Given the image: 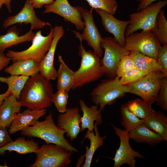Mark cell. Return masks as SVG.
<instances>
[{
  "label": "cell",
  "instance_id": "41",
  "mask_svg": "<svg viewBox=\"0 0 167 167\" xmlns=\"http://www.w3.org/2000/svg\"><path fill=\"white\" fill-rule=\"evenodd\" d=\"M11 60L4 52L0 51V72L8 66Z\"/></svg>",
  "mask_w": 167,
  "mask_h": 167
},
{
  "label": "cell",
  "instance_id": "46",
  "mask_svg": "<svg viewBox=\"0 0 167 167\" xmlns=\"http://www.w3.org/2000/svg\"><path fill=\"white\" fill-rule=\"evenodd\" d=\"M2 5H0V10L1 8Z\"/></svg>",
  "mask_w": 167,
  "mask_h": 167
},
{
  "label": "cell",
  "instance_id": "13",
  "mask_svg": "<svg viewBox=\"0 0 167 167\" xmlns=\"http://www.w3.org/2000/svg\"><path fill=\"white\" fill-rule=\"evenodd\" d=\"M32 3L29 0H26L24 4L17 14L10 16L3 22L2 27L5 28L16 24H30L32 30L42 29L46 26H51L49 22L40 19L36 15Z\"/></svg>",
  "mask_w": 167,
  "mask_h": 167
},
{
  "label": "cell",
  "instance_id": "12",
  "mask_svg": "<svg viewBox=\"0 0 167 167\" xmlns=\"http://www.w3.org/2000/svg\"><path fill=\"white\" fill-rule=\"evenodd\" d=\"M111 124L120 140L119 146L116 150L114 157L110 158L114 161L113 167H120L124 164H127L130 167H135V158L145 159V157L131 147L129 143L130 137L128 132Z\"/></svg>",
  "mask_w": 167,
  "mask_h": 167
},
{
  "label": "cell",
  "instance_id": "22",
  "mask_svg": "<svg viewBox=\"0 0 167 167\" xmlns=\"http://www.w3.org/2000/svg\"><path fill=\"white\" fill-rule=\"evenodd\" d=\"M39 143L33 139H25L24 136L17 138L0 147V154L3 155L6 151H15L20 154L35 153L39 148Z\"/></svg>",
  "mask_w": 167,
  "mask_h": 167
},
{
  "label": "cell",
  "instance_id": "33",
  "mask_svg": "<svg viewBox=\"0 0 167 167\" xmlns=\"http://www.w3.org/2000/svg\"><path fill=\"white\" fill-rule=\"evenodd\" d=\"M92 10L99 9L114 15L118 7L116 0H86Z\"/></svg>",
  "mask_w": 167,
  "mask_h": 167
},
{
  "label": "cell",
  "instance_id": "11",
  "mask_svg": "<svg viewBox=\"0 0 167 167\" xmlns=\"http://www.w3.org/2000/svg\"><path fill=\"white\" fill-rule=\"evenodd\" d=\"M84 19V27L81 34L75 30H72L76 37L87 42L94 52L101 58L103 56V51L101 45L102 37L94 22L92 10L88 11L80 6H75Z\"/></svg>",
  "mask_w": 167,
  "mask_h": 167
},
{
  "label": "cell",
  "instance_id": "25",
  "mask_svg": "<svg viewBox=\"0 0 167 167\" xmlns=\"http://www.w3.org/2000/svg\"><path fill=\"white\" fill-rule=\"evenodd\" d=\"M93 131L90 132L88 130L86 132L85 137L82 141V144L84 140L88 139L90 141V145L89 148L87 146H86V152L83 157H85V162L82 165V167H90L92 160L95 152L100 146L103 144L104 140L106 138V136L104 135L101 137L98 131L97 124L94 123Z\"/></svg>",
  "mask_w": 167,
  "mask_h": 167
},
{
  "label": "cell",
  "instance_id": "16",
  "mask_svg": "<svg viewBox=\"0 0 167 167\" xmlns=\"http://www.w3.org/2000/svg\"><path fill=\"white\" fill-rule=\"evenodd\" d=\"M95 10L101 17V24L105 30L112 34L114 39L120 45L124 47L126 39L125 32L130 23L129 20H120L103 10L99 9Z\"/></svg>",
  "mask_w": 167,
  "mask_h": 167
},
{
  "label": "cell",
  "instance_id": "2",
  "mask_svg": "<svg viewBox=\"0 0 167 167\" xmlns=\"http://www.w3.org/2000/svg\"><path fill=\"white\" fill-rule=\"evenodd\" d=\"M21 131V135L24 137L38 138L44 140L46 144L57 145L73 152H78L65 137V131L56 125L51 112L46 116L44 120L37 121Z\"/></svg>",
  "mask_w": 167,
  "mask_h": 167
},
{
  "label": "cell",
  "instance_id": "5",
  "mask_svg": "<svg viewBox=\"0 0 167 167\" xmlns=\"http://www.w3.org/2000/svg\"><path fill=\"white\" fill-rule=\"evenodd\" d=\"M166 77L161 71L150 72L136 81L125 85L129 93L138 96L148 104L156 102L162 82Z\"/></svg>",
  "mask_w": 167,
  "mask_h": 167
},
{
  "label": "cell",
  "instance_id": "17",
  "mask_svg": "<svg viewBox=\"0 0 167 167\" xmlns=\"http://www.w3.org/2000/svg\"><path fill=\"white\" fill-rule=\"evenodd\" d=\"M81 117L77 107L67 108L65 112L58 116L57 126L65 131L66 137L71 142L76 139L80 132Z\"/></svg>",
  "mask_w": 167,
  "mask_h": 167
},
{
  "label": "cell",
  "instance_id": "1",
  "mask_svg": "<svg viewBox=\"0 0 167 167\" xmlns=\"http://www.w3.org/2000/svg\"><path fill=\"white\" fill-rule=\"evenodd\" d=\"M53 92L50 80L39 73L28 78L18 101L22 106L28 109H45L51 105Z\"/></svg>",
  "mask_w": 167,
  "mask_h": 167
},
{
  "label": "cell",
  "instance_id": "44",
  "mask_svg": "<svg viewBox=\"0 0 167 167\" xmlns=\"http://www.w3.org/2000/svg\"><path fill=\"white\" fill-rule=\"evenodd\" d=\"M10 94V92L8 89L5 92L2 94H0V106L2 104L6 98Z\"/></svg>",
  "mask_w": 167,
  "mask_h": 167
},
{
  "label": "cell",
  "instance_id": "10",
  "mask_svg": "<svg viewBox=\"0 0 167 167\" xmlns=\"http://www.w3.org/2000/svg\"><path fill=\"white\" fill-rule=\"evenodd\" d=\"M161 46L159 41L153 32L142 31L126 37L124 47L128 51H138L156 59Z\"/></svg>",
  "mask_w": 167,
  "mask_h": 167
},
{
  "label": "cell",
  "instance_id": "8",
  "mask_svg": "<svg viewBox=\"0 0 167 167\" xmlns=\"http://www.w3.org/2000/svg\"><path fill=\"white\" fill-rule=\"evenodd\" d=\"M49 34L44 36L39 30L36 33L32 41V44L27 49L21 51L9 50L6 54L13 61L27 59L33 60L39 64L49 50L54 36L53 28L50 26Z\"/></svg>",
  "mask_w": 167,
  "mask_h": 167
},
{
  "label": "cell",
  "instance_id": "45",
  "mask_svg": "<svg viewBox=\"0 0 167 167\" xmlns=\"http://www.w3.org/2000/svg\"><path fill=\"white\" fill-rule=\"evenodd\" d=\"M8 167L6 165V164L5 163L4 165H2L0 164V167Z\"/></svg>",
  "mask_w": 167,
  "mask_h": 167
},
{
  "label": "cell",
  "instance_id": "24",
  "mask_svg": "<svg viewBox=\"0 0 167 167\" xmlns=\"http://www.w3.org/2000/svg\"><path fill=\"white\" fill-rule=\"evenodd\" d=\"M130 139L138 143H145L154 146L164 141L160 135L146 127L143 123L129 132Z\"/></svg>",
  "mask_w": 167,
  "mask_h": 167
},
{
  "label": "cell",
  "instance_id": "35",
  "mask_svg": "<svg viewBox=\"0 0 167 167\" xmlns=\"http://www.w3.org/2000/svg\"><path fill=\"white\" fill-rule=\"evenodd\" d=\"M148 74L135 67L125 73L120 78V82L125 85L136 81Z\"/></svg>",
  "mask_w": 167,
  "mask_h": 167
},
{
  "label": "cell",
  "instance_id": "39",
  "mask_svg": "<svg viewBox=\"0 0 167 167\" xmlns=\"http://www.w3.org/2000/svg\"><path fill=\"white\" fill-rule=\"evenodd\" d=\"M6 128V127L0 125V147L13 140Z\"/></svg>",
  "mask_w": 167,
  "mask_h": 167
},
{
  "label": "cell",
  "instance_id": "20",
  "mask_svg": "<svg viewBox=\"0 0 167 167\" xmlns=\"http://www.w3.org/2000/svg\"><path fill=\"white\" fill-rule=\"evenodd\" d=\"M36 33L31 29L24 34L20 36V33L15 26L9 29L6 33L0 35V51L4 52L5 50L13 46L27 42L32 41Z\"/></svg>",
  "mask_w": 167,
  "mask_h": 167
},
{
  "label": "cell",
  "instance_id": "30",
  "mask_svg": "<svg viewBox=\"0 0 167 167\" xmlns=\"http://www.w3.org/2000/svg\"><path fill=\"white\" fill-rule=\"evenodd\" d=\"M29 77L23 75H11L0 76V82L7 84L10 94L15 96L18 100L21 92Z\"/></svg>",
  "mask_w": 167,
  "mask_h": 167
},
{
  "label": "cell",
  "instance_id": "32",
  "mask_svg": "<svg viewBox=\"0 0 167 167\" xmlns=\"http://www.w3.org/2000/svg\"><path fill=\"white\" fill-rule=\"evenodd\" d=\"M152 31L163 46L167 45V20L163 10L161 9L158 13L155 26Z\"/></svg>",
  "mask_w": 167,
  "mask_h": 167
},
{
  "label": "cell",
  "instance_id": "26",
  "mask_svg": "<svg viewBox=\"0 0 167 167\" xmlns=\"http://www.w3.org/2000/svg\"><path fill=\"white\" fill-rule=\"evenodd\" d=\"M58 61L59 66L57 71V88L64 89L68 93L74 84V71L68 66L61 55H58Z\"/></svg>",
  "mask_w": 167,
  "mask_h": 167
},
{
  "label": "cell",
  "instance_id": "42",
  "mask_svg": "<svg viewBox=\"0 0 167 167\" xmlns=\"http://www.w3.org/2000/svg\"><path fill=\"white\" fill-rule=\"evenodd\" d=\"M139 2L137 10V12L145 8L154 2L159 0H136Z\"/></svg>",
  "mask_w": 167,
  "mask_h": 167
},
{
  "label": "cell",
  "instance_id": "38",
  "mask_svg": "<svg viewBox=\"0 0 167 167\" xmlns=\"http://www.w3.org/2000/svg\"><path fill=\"white\" fill-rule=\"evenodd\" d=\"M156 60L162 72L167 77V45L160 47Z\"/></svg>",
  "mask_w": 167,
  "mask_h": 167
},
{
  "label": "cell",
  "instance_id": "3",
  "mask_svg": "<svg viewBox=\"0 0 167 167\" xmlns=\"http://www.w3.org/2000/svg\"><path fill=\"white\" fill-rule=\"evenodd\" d=\"M79 39L80 44L78 47V54L81 60L79 67L74 71L75 82L72 89L96 81L104 75L101 65V58L93 51L86 50L82 45L83 40Z\"/></svg>",
  "mask_w": 167,
  "mask_h": 167
},
{
  "label": "cell",
  "instance_id": "36",
  "mask_svg": "<svg viewBox=\"0 0 167 167\" xmlns=\"http://www.w3.org/2000/svg\"><path fill=\"white\" fill-rule=\"evenodd\" d=\"M134 62L129 54L122 58L119 62L116 70V76L120 78L125 73L135 67Z\"/></svg>",
  "mask_w": 167,
  "mask_h": 167
},
{
  "label": "cell",
  "instance_id": "18",
  "mask_svg": "<svg viewBox=\"0 0 167 167\" xmlns=\"http://www.w3.org/2000/svg\"><path fill=\"white\" fill-rule=\"evenodd\" d=\"M46 109L34 110L28 109L15 115L9 127V134H13L24 128L32 125L47 113Z\"/></svg>",
  "mask_w": 167,
  "mask_h": 167
},
{
  "label": "cell",
  "instance_id": "37",
  "mask_svg": "<svg viewBox=\"0 0 167 167\" xmlns=\"http://www.w3.org/2000/svg\"><path fill=\"white\" fill-rule=\"evenodd\" d=\"M156 102L163 111L167 110V77L165 78L162 82Z\"/></svg>",
  "mask_w": 167,
  "mask_h": 167
},
{
  "label": "cell",
  "instance_id": "34",
  "mask_svg": "<svg viewBox=\"0 0 167 167\" xmlns=\"http://www.w3.org/2000/svg\"><path fill=\"white\" fill-rule=\"evenodd\" d=\"M68 97V92L63 89L58 90L54 93L52 101L54 103L58 111L60 113L65 112Z\"/></svg>",
  "mask_w": 167,
  "mask_h": 167
},
{
  "label": "cell",
  "instance_id": "6",
  "mask_svg": "<svg viewBox=\"0 0 167 167\" xmlns=\"http://www.w3.org/2000/svg\"><path fill=\"white\" fill-rule=\"evenodd\" d=\"M73 152L54 144H43L35 153L36 157L29 167H67Z\"/></svg>",
  "mask_w": 167,
  "mask_h": 167
},
{
  "label": "cell",
  "instance_id": "19",
  "mask_svg": "<svg viewBox=\"0 0 167 167\" xmlns=\"http://www.w3.org/2000/svg\"><path fill=\"white\" fill-rule=\"evenodd\" d=\"M80 110L82 111L83 114L81 118L80 132L84 131L87 128L90 132L93 131L94 122L97 125L102 122V117L98 109V106L93 105L88 107L82 99L79 101Z\"/></svg>",
  "mask_w": 167,
  "mask_h": 167
},
{
  "label": "cell",
  "instance_id": "21",
  "mask_svg": "<svg viewBox=\"0 0 167 167\" xmlns=\"http://www.w3.org/2000/svg\"><path fill=\"white\" fill-rule=\"evenodd\" d=\"M21 106L16 97L10 94L0 106V125L9 127L15 115L20 112Z\"/></svg>",
  "mask_w": 167,
  "mask_h": 167
},
{
  "label": "cell",
  "instance_id": "7",
  "mask_svg": "<svg viewBox=\"0 0 167 167\" xmlns=\"http://www.w3.org/2000/svg\"><path fill=\"white\" fill-rule=\"evenodd\" d=\"M167 4L166 0H159L137 12L129 15L130 23L125 31L126 37L139 30L152 31L158 13Z\"/></svg>",
  "mask_w": 167,
  "mask_h": 167
},
{
  "label": "cell",
  "instance_id": "9",
  "mask_svg": "<svg viewBox=\"0 0 167 167\" xmlns=\"http://www.w3.org/2000/svg\"><path fill=\"white\" fill-rule=\"evenodd\" d=\"M101 45L104 49L103 58L101 60L104 75L108 78L113 79L116 76L118 64L124 56L129 54L126 50L113 38L108 36L102 38Z\"/></svg>",
  "mask_w": 167,
  "mask_h": 167
},
{
  "label": "cell",
  "instance_id": "31",
  "mask_svg": "<svg viewBox=\"0 0 167 167\" xmlns=\"http://www.w3.org/2000/svg\"><path fill=\"white\" fill-rule=\"evenodd\" d=\"M122 120L121 123L124 130L129 132L143 122V120L139 118L130 111L125 104L120 107Z\"/></svg>",
  "mask_w": 167,
  "mask_h": 167
},
{
  "label": "cell",
  "instance_id": "29",
  "mask_svg": "<svg viewBox=\"0 0 167 167\" xmlns=\"http://www.w3.org/2000/svg\"><path fill=\"white\" fill-rule=\"evenodd\" d=\"M126 104L130 111L143 120L153 115L156 111L152 108V105L139 98L129 101Z\"/></svg>",
  "mask_w": 167,
  "mask_h": 167
},
{
  "label": "cell",
  "instance_id": "28",
  "mask_svg": "<svg viewBox=\"0 0 167 167\" xmlns=\"http://www.w3.org/2000/svg\"><path fill=\"white\" fill-rule=\"evenodd\" d=\"M129 54L133 59L135 67L139 70L148 73L153 72H162L156 59L138 51H130Z\"/></svg>",
  "mask_w": 167,
  "mask_h": 167
},
{
  "label": "cell",
  "instance_id": "23",
  "mask_svg": "<svg viewBox=\"0 0 167 167\" xmlns=\"http://www.w3.org/2000/svg\"><path fill=\"white\" fill-rule=\"evenodd\" d=\"M6 67L4 71L11 75H23L31 77L39 73V64L32 59H27L13 61Z\"/></svg>",
  "mask_w": 167,
  "mask_h": 167
},
{
  "label": "cell",
  "instance_id": "14",
  "mask_svg": "<svg viewBox=\"0 0 167 167\" xmlns=\"http://www.w3.org/2000/svg\"><path fill=\"white\" fill-rule=\"evenodd\" d=\"M42 14L53 13L64 18L66 21L70 22L78 30H82L84 27V21L75 6H71L68 0H55L51 4L45 6Z\"/></svg>",
  "mask_w": 167,
  "mask_h": 167
},
{
  "label": "cell",
  "instance_id": "43",
  "mask_svg": "<svg viewBox=\"0 0 167 167\" xmlns=\"http://www.w3.org/2000/svg\"><path fill=\"white\" fill-rule=\"evenodd\" d=\"M11 0H0V5H2L4 4L6 6L8 11L10 12H12L11 7Z\"/></svg>",
  "mask_w": 167,
  "mask_h": 167
},
{
  "label": "cell",
  "instance_id": "27",
  "mask_svg": "<svg viewBox=\"0 0 167 167\" xmlns=\"http://www.w3.org/2000/svg\"><path fill=\"white\" fill-rule=\"evenodd\" d=\"M144 124L149 129L161 136L167 143V117L161 111L143 120Z\"/></svg>",
  "mask_w": 167,
  "mask_h": 167
},
{
  "label": "cell",
  "instance_id": "4",
  "mask_svg": "<svg viewBox=\"0 0 167 167\" xmlns=\"http://www.w3.org/2000/svg\"><path fill=\"white\" fill-rule=\"evenodd\" d=\"M128 93L127 88L120 83V78L116 76L113 79H102L92 89L90 95L92 101L99 106V110L101 112L106 105L112 104Z\"/></svg>",
  "mask_w": 167,
  "mask_h": 167
},
{
  "label": "cell",
  "instance_id": "40",
  "mask_svg": "<svg viewBox=\"0 0 167 167\" xmlns=\"http://www.w3.org/2000/svg\"><path fill=\"white\" fill-rule=\"evenodd\" d=\"M34 8L39 9L43 6L52 3L54 0H29Z\"/></svg>",
  "mask_w": 167,
  "mask_h": 167
},
{
  "label": "cell",
  "instance_id": "15",
  "mask_svg": "<svg viewBox=\"0 0 167 167\" xmlns=\"http://www.w3.org/2000/svg\"><path fill=\"white\" fill-rule=\"evenodd\" d=\"M53 29L54 36L51 45L39 64V73L45 79L50 80L57 79V71L54 65V54L58 43L64 34L62 26L56 25Z\"/></svg>",
  "mask_w": 167,
  "mask_h": 167
}]
</instances>
